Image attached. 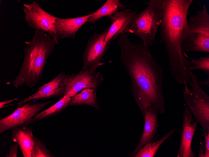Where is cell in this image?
<instances>
[{
	"label": "cell",
	"instance_id": "3",
	"mask_svg": "<svg viewBox=\"0 0 209 157\" xmlns=\"http://www.w3.org/2000/svg\"><path fill=\"white\" fill-rule=\"evenodd\" d=\"M56 43L48 34L35 30L32 40L24 47V59L19 72L13 81L18 88L35 86L40 81L47 60L54 49Z\"/></svg>",
	"mask_w": 209,
	"mask_h": 157
},
{
	"label": "cell",
	"instance_id": "19",
	"mask_svg": "<svg viewBox=\"0 0 209 157\" xmlns=\"http://www.w3.org/2000/svg\"><path fill=\"white\" fill-rule=\"evenodd\" d=\"M178 128H172L155 142L159 135L152 140L146 143L138 152L132 157H153L162 144L171 135L177 131Z\"/></svg>",
	"mask_w": 209,
	"mask_h": 157
},
{
	"label": "cell",
	"instance_id": "12",
	"mask_svg": "<svg viewBox=\"0 0 209 157\" xmlns=\"http://www.w3.org/2000/svg\"><path fill=\"white\" fill-rule=\"evenodd\" d=\"M185 105L181 138L177 157H195L196 154L192 149L191 144L197 128V123L193 119L189 107Z\"/></svg>",
	"mask_w": 209,
	"mask_h": 157
},
{
	"label": "cell",
	"instance_id": "9",
	"mask_svg": "<svg viewBox=\"0 0 209 157\" xmlns=\"http://www.w3.org/2000/svg\"><path fill=\"white\" fill-rule=\"evenodd\" d=\"M109 28L108 27L100 33L95 31L89 38L82 56L83 61L82 69L96 71L99 66L104 64L101 61L110 48V45L104 42L105 36Z\"/></svg>",
	"mask_w": 209,
	"mask_h": 157
},
{
	"label": "cell",
	"instance_id": "6",
	"mask_svg": "<svg viewBox=\"0 0 209 157\" xmlns=\"http://www.w3.org/2000/svg\"><path fill=\"white\" fill-rule=\"evenodd\" d=\"M148 6L137 14L131 25L123 33L134 34L140 38L143 44L151 46L155 41L157 30L162 21L161 10L155 4L146 3Z\"/></svg>",
	"mask_w": 209,
	"mask_h": 157
},
{
	"label": "cell",
	"instance_id": "13",
	"mask_svg": "<svg viewBox=\"0 0 209 157\" xmlns=\"http://www.w3.org/2000/svg\"><path fill=\"white\" fill-rule=\"evenodd\" d=\"M137 14L135 11L126 9L120 10L108 16L111 23L105 36V44L110 45L123 33L131 25Z\"/></svg>",
	"mask_w": 209,
	"mask_h": 157
},
{
	"label": "cell",
	"instance_id": "2",
	"mask_svg": "<svg viewBox=\"0 0 209 157\" xmlns=\"http://www.w3.org/2000/svg\"><path fill=\"white\" fill-rule=\"evenodd\" d=\"M193 0H150L157 6L162 21L160 36L168 58L169 71L176 81L187 85L191 79L188 72L193 65L185 57L182 46L188 33L187 16Z\"/></svg>",
	"mask_w": 209,
	"mask_h": 157
},
{
	"label": "cell",
	"instance_id": "16",
	"mask_svg": "<svg viewBox=\"0 0 209 157\" xmlns=\"http://www.w3.org/2000/svg\"><path fill=\"white\" fill-rule=\"evenodd\" d=\"M11 137L18 143L23 157H31L34 145V136L31 127H16L11 129Z\"/></svg>",
	"mask_w": 209,
	"mask_h": 157
},
{
	"label": "cell",
	"instance_id": "20",
	"mask_svg": "<svg viewBox=\"0 0 209 157\" xmlns=\"http://www.w3.org/2000/svg\"><path fill=\"white\" fill-rule=\"evenodd\" d=\"M71 97L65 96L54 105L38 113L33 119L32 123L48 118L59 113L68 106Z\"/></svg>",
	"mask_w": 209,
	"mask_h": 157
},
{
	"label": "cell",
	"instance_id": "21",
	"mask_svg": "<svg viewBox=\"0 0 209 157\" xmlns=\"http://www.w3.org/2000/svg\"><path fill=\"white\" fill-rule=\"evenodd\" d=\"M185 56L189 58L190 61L193 65L191 67L189 71H191L194 70H202L205 74L209 77V55L204 56H200L199 59L191 58L188 57L184 52H183Z\"/></svg>",
	"mask_w": 209,
	"mask_h": 157
},
{
	"label": "cell",
	"instance_id": "5",
	"mask_svg": "<svg viewBox=\"0 0 209 157\" xmlns=\"http://www.w3.org/2000/svg\"><path fill=\"white\" fill-rule=\"evenodd\" d=\"M188 72L191 79L188 83L192 89L190 90L187 85L185 86L184 101L203 132H209V96L199 85L197 75L191 71Z\"/></svg>",
	"mask_w": 209,
	"mask_h": 157
},
{
	"label": "cell",
	"instance_id": "22",
	"mask_svg": "<svg viewBox=\"0 0 209 157\" xmlns=\"http://www.w3.org/2000/svg\"><path fill=\"white\" fill-rule=\"evenodd\" d=\"M34 145L31 152V157H55L46 148L40 139L34 136Z\"/></svg>",
	"mask_w": 209,
	"mask_h": 157
},
{
	"label": "cell",
	"instance_id": "14",
	"mask_svg": "<svg viewBox=\"0 0 209 157\" xmlns=\"http://www.w3.org/2000/svg\"><path fill=\"white\" fill-rule=\"evenodd\" d=\"M158 114L154 106H149L145 108L143 116L144 119V126L142 135L139 143L130 154V157L136 154L144 145L154 139L157 133L159 126Z\"/></svg>",
	"mask_w": 209,
	"mask_h": 157
},
{
	"label": "cell",
	"instance_id": "24",
	"mask_svg": "<svg viewBox=\"0 0 209 157\" xmlns=\"http://www.w3.org/2000/svg\"><path fill=\"white\" fill-rule=\"evenodd\" d=\"M19 98V97H17L13 99H12L6 101L0 102V109H1L5 107L8 105V104L13 102L14 101L17 100Z\"/></svg>",
	"mask_w": 209,
	"mask_h": 157
},
{
	"label": "cell",
	"instance_id": "8",
	"mask_svg": "<svg viewBox=\"0 0 209 157\" xmlns=\"http://www.w3.org/2000/svg\"><path fill=\"white\" fill-rule=\"evenodd\" d=\"M52 101L29 102L15 109L9 115L0 119V134L16 127H26L33 118Z\"/></svg>",
	"mask_w": 209,
	"mask_h": 157
},
{
	"label": "cell",
	"instance_id": "17",
	"mask_svg": "<svg viewBox=\"0 0 209 157\" xmlns=\"http://www.w3.org/2000/svg\"><path fill=\"white\" fill-rule=\"evenodd\" d=\"M97 90L94 88H87L81 90L71 97L69 106L86 105L100 111L99 103L96 97Z\"/></svg>",
	"mask_w": 209,
	"mask_h": 157
},
{
	"label": "cell",
	"instance_id": "25",
	"mask_svg": "<svg viewBox=\"0 0 209 157\" xmlns=\"http://www.w3.org/2000/svg\"><path fill=\"white\" fill-rule=\"evenodd\" d=\"M199 83L200 86L202 85H204L206 86L209 87V77L208 79L204 81H199Z\"/></svg>",
	"mask_w": 209,
	"mask_h": 157
},
{
	"label": "cell",
	"instance_id": "18",
	"mask_svg": "<svg viewBox=\"0 0 209 157\" xmlns=\"http://www.w3.org/2000/svg\"><path fill=\"white\" fill-rule=\"evenodd\" d=\"M126 7L119 0H107L100 8L93 13L86 23H90L93 25H95L101 18L110 16Z\"/></svg>",
	"mask_w": 209,
	"mask_h": 157
},
{
	"label": "cell",
	"instance_id": "10",
	"mask_svg": "<svg viewBox=\"0 0 209 157\" xmlns=\"http://www.w3.org/2000/svg\"><path fill=\"white\" fill-rule=\"evenodd\" d=\"M74 74L66 75L63 72H60L52 80L39 87L36 92L17 103V108L33 100H46L58 96L59 100L61 99L64 97L65 86Z\"/></svg>",
	"mask_w": 209,
	"mask_h": 157
},
{
	"label": "cell",
	"instance_id": "4",
	"mask_svg": "<svg viewBox=\"0 0 209 157\" xmlns=\"http://www.w3.org/2000/svg\"><path fill=\"white\" fill-rule=\"evenodd\" d=\"M188 33L182 46L183 52L209 53V14L205 5L203 9L187 20Z\"/></svg>",
	"mask_w": 209,
	"mask_h": 157
},
{
	"label": "cell",
	"instance_id": "7",
	"mask_svg": "<svg viewBox=\"0 0 209 157\" xmlns=\"http://www.w3.org/2000/svg\"><path fill=\"white\" fill-rule=\"evenodd\" d=\"M24 14V20L28 26L35 30H41L49 35L59 44L55 29L57 17L44 10L35 1L29 4H24L22 8Z\"/></svg>",
	"mask_w": 209,
	"mask_h": 157
},
{
	"label": "cell",
	"instance_id": "15",
	"mask_svg": "<svg viewBox=\"0 0 209 157\" xmlns=\"http://www.w3.org/2000/svg\"><path fill=\"white\" fill-rule=\"evenodd\" d=\"M93 14H89L78 17L62 18H57L55 29L58 41L65 38L74 39L78 30Z\"/></svg>",
	"mask_w": 209,
	"mask_h": 157
},
{
	"label": "cell",
	"instance_id": "11",
	"mask_svg": "<svg viewBox=\"0 0 209 157\" xmlns=\"http://www.w3.org/2000/svg\"><path fill=\"white\" fill-rule=\"evenodd\" d=\"M103 75L101 71L96 72L82 69L77 74L74 75L65 87L63 97H72L81 90L87 88L98 89L103 81Z\"/></svg>",
	"mask_w": 209,
	"mask_h": 157
},
{
	"label": "cell",
	"instance_id": "23",
	"mask_svg": "<svg viewBox=\"0 0 209 157\" xmlns=\"http://www.w3.org/2000/svg\"><path fill=\"white\" fill-rule=\"evenodd\" d=\"M19 147V145L17 143L11 145L9 147V154H7L6 157H17Z\"/></svg>",
	"mask_w": 209,
	"mask_h": 157
},
{
	"label": "cell",
	"instance_id": "1",
	"mask_svg": "<svg viewBox=\"0 0 209 157\" xmlns=\"http://www.w3.org/2000/svg\"><path fill=\"white\" fill-rule=\"evenodd\" d=\"M130 34L123 33L116 40L120 60L129 74L131 91L143 116L147 107L154 106L159 114L166 113L163 66L154 59L148 46L131 42Z\"/></svg>",
	"mask_w": 209,
	"mask_h": 157
}]
</instances>
